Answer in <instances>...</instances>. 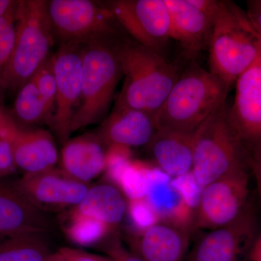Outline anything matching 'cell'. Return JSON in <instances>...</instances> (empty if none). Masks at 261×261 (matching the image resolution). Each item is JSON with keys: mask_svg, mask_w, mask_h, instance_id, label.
I'll use <instances>...</instances> for the list:
<instances>
[{"mask_svg": "<svg viewBox=\"0 0 261 261\" xmlns=\"http://www.w3.org/2000/svg\"><path fill=\"white\" fill-rule=\"evenodd\" d=\"M13 185L29 202L44 212L69 206L76 207L89 190L87 184L55 168L40 173L24 174Z\"/></svg>", "mask_w": 261, "mask_h": 261, "instance_id": "obj_11", "label": "cell"}, {"mask_svg": "<svg viewBox=\"0 0 261 261\" xmlns=\"http://www.w3.org/2000/svg\"><path fill=\"white\" fill-rule=\"evenodd\" d=\"M247 14L261 35V0L247 2Z\"/></svg>", "mask_w": 261, "mask_h": 261, "instance_id": "obj_36", "label": "cell"}, {"mask_svg": "<svg viewBox=\"0 0 261 261\" xmlns=\"http://www.w3.org/2000/svg\"><path fill=\"white\" fill-rule=\"evenodd\" d=\"M189 233L171 223L160 221L130 238L132 253L145 261H184Z\"/></svg>", "mask_w": 261, "mask_h": 261, "instance_id": "obj_15", "label": "cell"}, {"mask_svg": "<svg viewBox=\"0 0 261 261\" xmlns=\"http://www.w3.org/2000/svg\"><path fill=\"white\" fill-rule=\"evenodd\" d=\"M51 220L17 190L13 183L0 180V235H46Z\"/></svg>", "mask_w": 261, "mask_h": 261, "instance_id": "obj_14", "label": "cell"}, {"mask_svg": "<svg viewBox=\"0 0 261 261\" xmlns=\"http://www.w3.org/2000/svg\"><path fill=\"white\" fill-rule=\"evenodd\" d=\"M130 148L119 145H111L106 153L104 171L110 181L116 185L120 175L132 161Z\"/></svg>", "mask_w": 261, "mask_h": 261, "instance_id": "obj_31", "label": "cell"}, {"mask_svg": "<svg viewBox=\"0 0 261 261\" xmlns=\"http://www.w3.org/2000/svg\"><path fill=\"white\" fill-rule=\"evenodd\" d=\"M42 234L0 235V261H46L54 252Z\"/></svg>", "mask_w": 261, "mask_h": 261, "instance_id": "obj_22", "label": "cell"}, {"mask_svg": "<svg viewBox=\"0 0 261 261\" xmlns=\"http://www.w3.org/2000/svg\"><path fill=\"white\" fill-rule=\"evenodd\" d=\"M228 108L231 126L247 150L261 147V58L238 77Z\"/></svg>", "mask_w": 261, "mask_h": 261, "instance_id": "obj_12", "label": "cell"}, {"mask_svg": "<svg viewBox=\"0 0 261 261\" xmlns=\"http://www.w3.org/2000/svg\"><path fill=\"white\" fill-rule=\"evenodd\" d=\"M54 33L47 2L18 1L14 48L4 75V90H20L50 56Z\"/></svg>", "mask_w": 261, "mask_h": 261, "instance_id": "obj_5", "label": "cell"}, {"mask_svg": "<svg viewBox=\"0 0 261 261\" xmlns=\"http://www.w3.org/2000/svg\"><path fill=\"white\" fill-rule=\"evenodd\" d=\"M226 102L195 130L192 172L202 187L248 168V150L228 120Z\"/></svg>", "mask_w": 261, "mask_h": 261, "instance_id": "obj_6", "label": "cell"}, {"mask_svg": "<svg viewBox=\"0 0 261 261\" xmlns=\"http://www.w3.org/2000/svg\"><path fill=\"white\" fill-rule=\"evenodd\" d=\"M32 80L37 86L41 97L53 118L56 110L57 84L54 70V58L49 56L33 75Z\"/></svg>", "mask_w": 261, "mask_h": 261, "instance_id": "obj_28", "label": "cell"}, {"mask_svg": "<svg viewBox=\"0 0 261 261\" xmlns=\"http://www.w3.org/2000/svg\"><path fill=\"white\" fill-rule=\"evenodd\" d=\"M107 7L139 44L161 51L171 39L169 10L165 0H116Z\"/></svg>", "mask_w": 261, "mask_h": 261, "instance_id": "obj_9", "label": "cell"}, {"mask_svg": "<svg viewBox=\"0 0 261 261\" xmlns=\"http://www.w3.org/2000/svg\"><path fill=\"white\" fill-rule=\"evenodd\" d=\"M229 89L210 70L193 63L173 85L157 114V129L194 133L226 102Z\"/></svg>", "mask_w": 261, "mask_h": 261, "instance_id": "obj_3", "label": "cell"}, {"mask_svg": "<svg viewBox=\"0 0 261 261\" xmlns=\"http://www.w3.org/2000/svg\"><path fill=\"white\" fill-rule=\"evenodd\" d=\"M247 168L219 178L203 187L195 209L194 228L212 230L231 224L248 207Z\"/></svg>", "mask_w": 261, "mask_h": 261, "instance_id": "obj_8", "label": "cell"}, {"mask_svg": "<svg viewBox=\"0 0 261 261\" xmlns=\"http://www.w3.org/2000/svg\"><path fill=\"white\" fill-rule=\"evenodd\" d=\"M123 88L116 106L140 110L155 116L179 77L162 53L138 42L118 43Z\"/></svg>", "mask_w": 261, "mask_h": 261, "instance_id": "obj_1", "label": "cell"}, {"mask_svg": "<svg viewBox=\"0 0 261 261\" xmlns=\"http://www.w3.org/2000/svg\"><path fill=\"white\" fill-rule=\"evenodd\" d=\"M83 45L61 44L53 56L57 84L56 110L49 126L63 143L68 140L70 125L82 94Z\"/></svg>", "mask_w": 261, "mask_h": 261, "instance_id": "obj_10", "label": "cell"}, {"mask_svg": "<svg viewBox=\"0 0 261 261\" xmlns=\"http://www.w3.org/2000/svg\"><path fill=\"white\" fill-rule=\"evenodd\" d=\"M118 43L113 38L83 45L82 94L70 125V135L101 121L108 111L122 73Z\"/></svg>", "mask_w": 261, "mask_h": 261, "instance_id": "obj_4", "label": "cell"}, {"mask_svg": "<svg viewBox=\"0 0 261 261\" xmlns=\"http://www.w3.org/2000/svg\"><path fill=\"white\" fill-rule=\"evenodd\" d=\"M251 261H261V236L254 240L250 250Z\"/></svg>", "mask_w": 261, "mask_h": 261, "instance_id": "obj_37", "label": "cell"}, {"mask_svg": "<svg viewBox=\"0 0 261 261\" xmlns=\"http://www.w3.org/2000/svg\"><path fill=\"white\" fill-rule=\"evenodd\" d=\"M13 147L15 166L23 171L24 174L51 169L58 161L56 142L46 130L23 129L15 124Z\"/></svg>", "mask_w": 261, "mask_h": 261, "instance_id": "obj_18", "label": "cell"}, {"mask_svg": "<svg viewBox=\"0 0 261 261\" xmlns=\"http://www.w3.org/2000/svg\"><path fill=\"white\" fill-rule=\"evenodd\" d=\"M157 132L155 116L140 110L116 106L103 122L99 137L103 144L123 147L148 145Z\"/></svg>", "mask_w": 261, "mask_h": 261, "instance_id": "obj_16", "label": "cell"}, {"mask_svg": "<svg viewBox=\"0 0 261 261\" xmlns=\"http://www.w3.org/2000/svg\"><path fill=\"white\" fill-rule=\"evenodd\" d=\"M171 180L170 176L159 168L145 197L161 221L169 217L182 202L181 195L171 185Z\"/></svg>", "mask_w": 261, "mask_h": 261, "instance_id": "obj_26", "label": "cell"}, {"mask_svg": "<svg viewBox=\"0 0 261 261\" xmlns=\"http://www.w3.org/2000/svg\"><path fill=\"white\" fill-rule=\"evenodd\" d=\"M256 223L250 205L231 224L210 230L196 243L186 261H237L254 241Z\"/></svg>", "mask_w": 261, "mask_h": 261, "instance_id": "obj_13", "label": "cell"}, {"mask_svg": "<svg viewBox=\"0 0 261 261\" xmlns=\"http://www.w3.org/2000/svg\"><path fill=\"white\" fill-rule=\"evenodd\" d=\"M46 261H65L59 252H54Z\"/></svg>", "mask_w": 261, "mask_h": 261, "instance_id": "obj_39", "label": "cell"}, {"mask_svg": "<svg viewBox=\"0 0 261 261\" xmlns=\"http://www.w3.org/2000/svg\"><path fill=\"white\" fill-rule=\"evenodd\" d=\"M15 2L10 0H0V17L8 12V10L14 5Z\"/></svg>", "mask_w": 261, "mask_h": 261, "instance_id": "obj_38", "label": "cell"}, {"mask_svg": "<svg viewBox=\"0 0 261 261\" xmlns=\"http://www.w3.org/2000/svg\"><path fill=\"white\" fill-rule=\"evenodd\" d=\"M171 19V37L181 44L189 58L208 47L214 18L190 4L189 0H165Z\"/></svg>", "mask_w": 261, "mask_h": 261, "instance_id": "obj_17", "label": "cell"}, {"mask_svg": "<svg viewBox=\"0 0 261 261\" xmlns=\"http://www.w3.org/2000/svg\"><path fill=\"white\" fill-rule=\"evenodd\" d=\"M171 184L180 194L184 202L195 211L203 187L199 185L193 173L171 178Z\"/></svg>", "mask_w": 261, "mask_h": 261, "instance_id": "obj_32", "label": "cell"}, {"mask_svg": "<svg viewBox=\"0 0 261 261\" xmlns=\"http://www.w3.org/2000/svg\"><path fill=\"white\" fill-rule=\"evenodd\" d=\"M7 115L5 114L3 111H2L1 108H0V124L3 123V121H4L5 117H6Z\"/></svg>", "mask_w": 261, "mask_h": 261, "instance_id": "obj_40", "label": "cell"}, {"mask_svg": "<svg viewBox=\"0 0 261 261\" xmlns=\"http://www.w3.org/2000/svg\"><path fill=\"white\" fill-rule=\"evenodd\" d=\"M128 200L127 214L136 232H141L161 221L159 215L145 198Z\"/></svg>", "mask_w": 261, "mask_h": 261, "instance_id": "obj_30", "label": "cell"}, {"mask_svg": "<svg viewBox=\"0 0 261 261\" xmlns=\"http://www.w3.org/2000/svg\"><path fill=\"white\" fill-rule=\"evenodd\" d=\"M99 136L85 134L67 141L61 154L62 170L70 177L88 183L104 171L106 153Z\"/></svg>", "mask_w": 261, "mask_h": 261, "instance_id": "obj_20", "label": "cell"}, {"mask_svg": "<svg viewBox=\"0 0 261 261\" xmlns=\"http://www.w3.org/2000/svg\"><path fill=\"white\" fill-rule=\"evenodd\" d=\"M48 14L62 44L84 45L96 39H115L116 18L108 8L89 0H51Z\"/></svg>", "mask_w": 261, "mask_h": 261, "instance_id": "obj_7", "label": "cell"}, {"mask_svg": "<svg viewBox=\"0 0 261 261\" xmlns=\"http://www.w3.org/2000/svg\"><path fill=\"white\" fill-rule=\"evenodd\" d=\"M113 243L108 247V253L110 257L114 261H145L134 255L129 253L121 246V243L117 240L112 241Z\"/></svg>", "mask_w": 261, "mask_h": 261, "instance_id": "obj_35", "label": "cell"}, {"mask_svg": "<svg viewBox=\"0 0 261 261\" xmlns=\"http://www.w3.org/2000/svg\"><path fill=\"white\" fill-rule=\"evenodd\" d=\"M15 116L24 124L49 125L51 116L34 81L31 79L18 91L15 101Z\"/></svg>", "mask_w": 261, "mask_h": 261, "instance_id": "obj_24", "label": "cell"}, {"mask_svg": "<svg viewBox=\"0 0 261 261\" xmlns=\"http://www.w3.org/2000/svg\"><path fill=\"white\" fill-rule=\"evenodd\" d=\"M112 229L102 221L82 214L74 207L70 212L65 232L73 243L80 246H90L102 241Z\"/></svg>", "mask_w": 261, "mask_h": 261, "instance_id": "obj_23", "label": "cell"}, {"mask_svg": "<svg viewBox=\"0 0 261 261\" xmlns=\"http://www.w3.org/2000/svg\"><path fill=\"white\" fill-rule=\"evenodd\" d=\"M65 261H114L111 257L99 256L80 249L62 247L58 250Z\"/></svg>", "mask_w": 261, "mask_h": 261, "instance_id": "obj_33", "label": "cell"}, {"mask_svg": "<svg viewBox=\"0 0 261 261\" xmlns=\"http://www.w3.org/2000/svg\"><path fill=\"white\" fill-rule=\"evenodd\" d=\"M207 48L211 73L230 89L261 58V35L246 11L233 2L220 1Z\"/></svg>", "mask_w": 261, "mask_h": 261, "instance_id": "obj_2", "label": "cell"}, {"mask_svg": "<svg viewBox=\"0 0 261 261\" xmlns=\"http://www.w3.org/2000/svg\"><path fill=\"white\" fill-rule=\"evenodd\" d=\"M195 132L157 129L148 147L157 167L171 178L192 172Z\"/></svg>", "mask_w": 261, "mask_h": 261, "instance_id": "obj_19", "label": "cell"}, {"mask_svg": "<svg viewBox=\"0 0 261 261\" xmlns=\"http://www.w3.org/2000/svg\"><path fill=\"white\" fill-rule=\"evenodd\" d=\"M156 168L157 166L132 160L120 175L116 186L123 192L127 200L145 198Z\"/></svg>", "mask_w": 261, "mask_h": 261, "instance_id": "obj_25", "label": "cell"}, {"mask_svg": "<svg viewBox=\"0 0 261 261\" xmlns=\"http://www.w3.org/2000/svg\"><path fill=\"white\" fill-rule=\"evenodd\" d=\"M17 3L18 1H15L8 12L0 17V96L4 91L5 73L15 45Z\"/></svg>", "mask_w": 261, "mask_h": 261, "instance_id": "obj_27", "label": "cell"}, {"mask_svg": "<svg viewBox=\"0 0 261 261\" xmlns=\"http://www.w3.org/2000/svg\"><path fill=\"white\" fill-rule=\"evenodd\" d=\"M247 164L255 179L257 194L261 201V147L248 150Z\"/></svg>", "mask_w": 261, "mask_h": 261, "instance_id": "obj_34", "label": "cell"}, {"mask_svg": "<svg viewBox=\"0 0 261 261\" xmlns=\"http://www.w3.org/2000/svg\"><path fill=\"white\" fill-rule=\"evenodd\" d=\"M15 125L14 121L8 116L0 124V178L13 173L16 168L13 147Z\"/></svg>", "mask_w": 261, "mask_h": 261, "instance_id": "obj_29", "label": "cell"}, {"mask_svg": "<svg viewBox=\"0 0 261 261\" xmlns=\"http://www.w3.org/2000/svg\"><path fill=\"white\" fill-rule=\"evenodd\" d=\"M75 208L114 229L127 214L128 200L116 185L101 184L89 188L83 200Z\"/></svg>", "mask_w": 261, "mask_h": 261, "instance_id": "obj_21", "label": "cell"}]
</instances>
